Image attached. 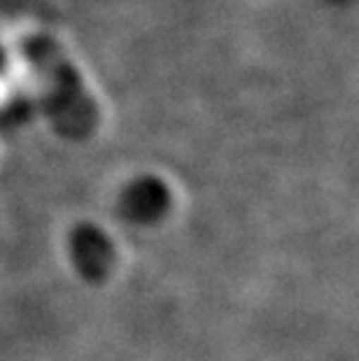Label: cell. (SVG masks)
Instances as JSON below:
<instances>
[{"mask_svg": "<svg viewBox=\"0 0 359 361\" xmlns=\"http://www.w3.org/2000/svg\"><path fill=\"white\" fill-rule=\"evenodd\" d=\"M73 252L78 259V266L87 275H103L112 264V250L105 235L96 228H82L73 238Z\"/></svg>", "mask_w": 359, "mask_h": 361, "instance_id": "cell-1", "label": "cell"}, {"mask_svg": "<svg viewBox=\"0 0 359 361\" xmlns=\"http://www.w3.org/2000/svg\"><path fill=\"white\" fill-rule=\"evenodd\" d=\"M166 203V191L159 182L133 184L124 198V207L131 214V219H154Z\"/></svg>", "mask_w": 359, "mask_h": 361, "instance_id": "cell-2", "label": "cell"}]
</instances>
